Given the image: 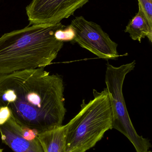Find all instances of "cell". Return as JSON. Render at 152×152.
<instances>
[{"instance_id": "cell-1", "label": "cell", "mask_w": 152, "mask_h": 152, "mask_svg": "<svg viewBox=\"0 0 152 152\" xmlns=\"http://www.w3.org/2000/svg\"><path fill=\"white\" fill-rule=\"evenodd\" d=\"M64 84L44 68L0 75V108L7 106L23 128L38 134L62 126L67 110Z\"/></svg>"}, {"instance_id": "cell-2", "label": "cell", "mask_w": 152, "mask_h": 152, "mask_svg": "<svg viewBox=\"0 0 152 152\" xmlns=\"http://www.w3.org/2000/svg\"><path fill=\"white\" fill-rule=\"evenodd\" d=\"M66 26L29 25L0 37V75L41 68L51 65L64 42L54 36Z\"/></svg>"}, {"instance_id": "cell-3", "label": "cell", "mask_w": 152, "mask_h": 152, "mask_svg": "<svg viewBox=\"0 0 152 152\" xmlns=\"http://www.w3.org/2000/svg\"><path fill=\"white\" fill-rule=\"evenodd\" d=\"M94 98L86 103L65 126L66 152H86L93 147L112 129V116L109 96L106 88L94 89Z\"/></svg>"}, {"instance_id": "cell-4", "label": "cell", "mask_w": 152, "mask_h": 152, "mask_svg": "<svg viewBox=\"0 0 152 152\" xmlns=\"http://www.w3.org/2000/svg\"><path fill=\"white\" fill-rule=\"evenodd\" d=\"M135 61L116 67L107 62L105 81L109 96L112 129L122 133L133 144L137 152H147L151 147L149 140L137 133L129 117L123 94L126 76L134 69Z\"/></svg>"}, {"instance_id": "cell-5", "label": "cell", "mask_w": 152, "mask_h": 152, "mask_svg": "<svg viewBox=\"0 0 152 152\" xmlns=\"http://www.w3.org/2000/svg\"><path fill=\"white\" fill-rule=\"evenodd\" d=\"M70 26L75 30L73 42L86 49L100 58L117 60L119 55L118 44L112 41L101 26L88 21L82 16L76 17Z\"/></svg>"}, {"instance_id": "cell-6", "label": "cell", "mask_w": 152, "mask_h": 152, "mask_svg": "<svg viewBox=\"0 0 152 152\" xmlns=\"http://www.w3.org/2000/svg\"><path fill=\"white\" fill-rule=\"evenodd\" d=\"M90 0H32L26 8L29 25H56Z\"/></svg>"}, {"instance_id": "cell-7", "label": "cell", "mask_w": 152, "mask_h": 152, "mask_svg": "<svg viewBox=\"0 0 152 152\" xmlns=\"http://www.w3.org/2000/svg\"><path fill=\"white\" fill-rule=\"evenodd\" d=\"M22 127L12 117L4 125L0 126L2 142L14 152H44L38 136L29 140L22 136Z\"/></svg>"}, {"instance_id": "cell-8", "label": "cell", "mask_w": 152, "mask_h": 152, "mask_svg": "<svg viewBox=\"0 0 152 152\" xmlns=\"http://www.w3.org/2000/svg\"><path fill=\"white\" fill-rule=\"evenodd\" d=\"M38 138L44 152H66L65 126L38 134Z\"/></svg>"}, {"instance_id": "cell-9", "label": "cell", "mask_w": 152, "mask_h": 152, "mask_svg": "<svg viewBox=\"0 0 152 152\" xmlns=\"http://www.w3.org/2000/svg\"><path fill=\"white\" fill-rule=\"evenodd\" d=\"M138 12L130 20L125 32L129 33L134 41L141 42L142 39L147 37L152 42V26L149 25L142 11L139 8Z\"/></svg>"}, {"instance_id": "cell-10", "label": "cell", "mask_w": 152, "mask_h": 152, "mask_svg": "<svg viewBox=\"0 0 152 152\" xmlns=\"http://www.w3.org/2000/svg\"><path fill=\"white\" fill-rule=\"evenodd\" d=\"M55 38L58 41L64 42H73L75 37V32L70 26L64 28L58 29L54 34Z\"/></svg>"}, {"instance_id": "cell-11", "label": "cell", "mask_w": 152, "mask_h": 152, "mask_svg": "<svg viewBox=\"0 0 152 152\" xmlns=\"http://www.w3.org/2000/svg\"><path fill=\"white\" fill-rule=\"evenodd\" d=\"M138 7L142 10L149 23L152 26V0H138Z\"/></svg>"}, {"instance_id": "cell-12", "label": "cell", "mask_w": 152, "mask_h": 152, "mask_svg": "<svg viewBox=\"0 0 152 152\" xmlns=\"http://www.w3.org/2000/svg\"><path fill=\"white\" fill-rule=\"evenodd\" d=\"M11 118V112L7 106L0 108V126L4 125Z\"/></svg>"}, {"instance_id": "cell-13", "label": "cell", "mask_w": 152, "mask_h": 152, "mask_svg": "<svg viewBox=\"0 0 152 152\" xmlns=\"http://www.w3.org/2000/svg\"><path fill=\"white\" fill-rule=\"evenodd\" d=\"M0 152H3V149H0Z\"/></svg>"}, {"instance_id": "cell-14", "label": "cell", "mask_w": 152, "mask_h": 152, "mask_svg": "<svg viewBox=\"0 0 152 152\" xmlns=\"http://www.w3.org/2000/svg\"><path fill=\"white\" fill-rule=\"evenodd\" d=\"M147 152H151V151H147Z\"/></svg>"}]
</instances>
